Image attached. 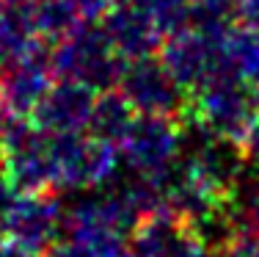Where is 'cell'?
<instances>
[{"mask_svg":"<svg viewBox=\"0 0 259 257\" xmlns=\"http://www.w3.org/2000/svg\"><path fill=\"white\" fill-rule=\"evenodd\" d=\"M124 66H127V58L116 50L102 20L80 22L64 39H58V47L53 50L55 75L64 78V81L89 86L97 94L116 89Z\"/></svg>","mask_w":259,"mask_h":257,"instance_id":"obj_1","label":"cell"},{"mask_svg":"<svg viewBox=\"0 0 259 257\" xmlns=\"http://www.w3.org/2000/svg\"><path fill=\"white\" fill-rule=\"evenodd\" d=\"M188 116L212 130L215 136L243 144L251 127L259 122V86L243 75H226L193 91Z\"/></svg>","mask_w":259,"mask_h":257,"instance_id":"obj_2","label":"cell"},{"mask_svg":"<svg viewBox=\"0 0 259 257\" xmlns=\"http://www.w3.org/2000/svg\"><path fill=\"white\" fill-rule=\"evenodd\" d=\"M185 150V130L180 119L171 116H144L138 114L127 136L116 146L121 166L144 177H165L180 163Z\"/></svg>","mask_w":259,"mask_h":257,"instance_id":"obj_3","label":"cell"},{"mask_svg":"<svg viewBox=\"0 0 259 257\" xmlns=\"http://www.w3.org/2000/svg\"><path fill=\"white\" fill-rule=\"evenodd\" d=\"M116 89L133 105L135 114L171 116V119H180V116L188 114L190 97L182 89V83L174 78V72L165 66L163 58L144 56L127 61Z\"/></svg>","mask_w":259,"mask_h":257,"instance_id":"obj_4","label":"cell"},{"mask_svg":"<svg viewBox=\"0 0 259 257\" xmlns=\"http://www.w3.org/2000/svg\"><path fill=\"white\" fill-rule=\"evenodd\" d=\"M53 136V133H50ZM116 146L89 133H58L53 136L55 191H89L108 180L119 166Z\"/></svg>","mask_w":259,"mask_h":257,"instance_id":"obj_5","label":"cell"},{"mask_svg":"<svg viewBox=\"0 0 259 257\" xmlns=\"http://www.w3.org/2000/svg\"><path fill=\"white\" fill-rule=\"evenodd\" d=\"M64 232V207L55 191L45 194H17L3 222L0 235L17 241L36 257L45 254Z\"/></svg>","mask_w":259,"mask_h":257,"instance_id":"obj_6","label":"cell"},{"mask_svg":"<svg viewBox=\"0 0 259 257\" xmlns=\"http://www.w3.org/2000/svg\"><path fill=\"white\" fill-rule=\"evenodd\" d=\"M127 252L130 257H201L209 249L180 216L160 210L141 218L130 232Z\"/></svg>","mask_w":259,"mask_h":257,"instance_id":"obj_7","label":"cell"},{"mask_svg":"<svg viewBox=\"0 0 259 257\" xmlns=\"http://www.w3.org/2000/svg\"><path fill=\"white\" fill-rule=\"evenodd\" d=\"M55 72H53V50L39 47L36 53L9 64L0 72V100L14 114L33 116L41 97L50 91Z\"/></svg>","mask_w":259,"mask_h":257,"instance_id":"obj_8","label":"cell"},{"mask_svg":"<svg viewBox=\"0 0 259 257\" xmlns=\"http://www.w3.org/2000/svg\"><path fill=\"white\" fill-rule=\"evenodd\" d=\"M94 102H97V91H91L83 83L61 78L41 97V102L36 105L30 119L41 130L53 133V136H58V133H83V130H89Z\"/></svg>","mask_w":259,"mask_h":257,"instance_id":"obj_9","label":"cell"},{"mask_svg":"<svg viewBox=\"0 0 259 257\" xmlns=\"http://www.w3.org/2000/svg\"><path fill=\"white\" fill-rule=\"evenodd\" d=\"M102 25L108 30V36L113 39L116 50L127 61L155 56L157 50H163L165 33L133 0H113L108 14L102 17Z\"/></svg>","mask_w":259,"mask_h":257,"instance_id":"obj_10","label":"cell"},{"mask_svg":"<svg viewBox=\"0 0 259 257\" xmlns=\"http://www.w3.org/2000/svg\"><path fill=\"white\" fill-rule=\"evenodd\" d=\"M133 105L121 97L119 89H110V91H102L97 94V102H94V114H91V122H89V133L100 141L110 144V146H119L121 138L127 136L130 125L135 119Z\"/></svg>","mask_w":259,"mask_h":257,"instance_id":"obj_11","label":"cell"},{"mask_svg":"<svg viewBox=\"0 0 259 257\" xmlns=\"http://www.w3.org/2000/svg\"><path fill=\"white\" fill-rule=\"evenodd\" d=\"M133 3L141 6L160 25V30L165 33V39H168L171 33L188 28L196 0H133Z\"/></svg>","mask_w":259,"mask_h":257,"instance_id":"obj_12","label":"cell"},{"mask_svg":"<svg viewBox=\"0 0 259 257\" xmlns=\"http://www.w3.org/2000/svg\"><path fill=\"white\" fill-rule=\"evenodd\" d=\"M127 252L116 254V252H105V249H97V246H89V243L83 241H75V238H61V241H55L50 249H47L45 254L39 257H124Z\"/></svg>","mask_w":259,"mask_h":257,"instance_id":"obj_13","label":"cell"},{"mask_svg":"<svg viewBox=\"0 0 259 257\" xmlns=\"http://www.w3.org/2000/svg\"><path fill=\"white\" fill-rule=\"evenodd\" d=\"M212 257H259V235L251 230H240L218 252H212Z\"/></svg>","mask_w":259,"mask_h":257,"instance_id":"obj_14","label":"cell"},{"mask_svg":"<svg viewBox=\"0 0 259 257\" xmlns=\"http://www.w3.org/2000/svg\"><path fill=\"white\" fill-rule=\"evenodd\" d=\"M0 257H36L33 252H28L25 246H20L17 241L0 235Z\"/></svg>","mask_w":259,"mask_h":257,"instance_id":"obj_15","label":"cell"},{"mask_svg":"<svg viewBox=\"0 0 259 257\" xmlns=\"http://www.w3.org/2000/svg\"><path fill=\"white\" fill-rule=\"evenodd\" d=\"M201 257H212V252H207V254H201Z\"/></svg>","mask_w":259,"mask_h":257,"instance_id":"obj_16","label":"cell"},{"mask_svg":"<svg viewBox=\"0 0 259 257\" xmlns=\"http://www.w3.org/2000/svg\"><path fill=\"white\" fill-rule=\"evenodd\" d=\"M0 66H3V64H0Z\"/></svg>","mask_w":259,"mask_h":257,"instance_id":"obj_17","label":"cell"}]
</instances>
